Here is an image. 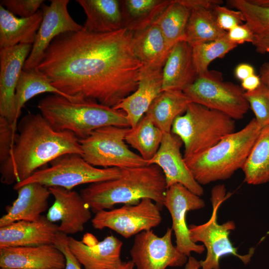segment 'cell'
Returning <instances> with one entry per match:
<instances>
[{"label":"cell","mask_w":269,"mask_h":269,"mask_svg":"<svg viewBox=\"0 0 269 269\" xmlns=\"http://www.w3.org/2000/svg\"><path fill=\"white\" fill-rule=\"evenodd\" d=\"M133 32L98 33L83 29L51 42L36 67L72 101L114 108L137 88L142 64L132 47Z\"/></svg>","instance_id":"1"},{"label":"cell","mask_w":269,"mask_h":269,"mask_svg":"<svg viewBox=\"0 0 269 269\" xmlns=\"http://www.w3.org/2000/svg\"><path fill=\"white\" fill-rule=\"evenodd\" d=\"M17 130L10 155L0 164L2 183L21 182L62 155H83L79 138L71 132L55 130L40 113L25 115Z\"/></svg>","instance_id":"2"},{"label":"cell","mask_w":269,"mask_h":269,"mask_svg":"<svg viewBox=\"0 0 269 269\" xmlns=\"http://www.w3.org/2000/svg\"><path fill=\"white\" fill-rule=\"evenodd\" d=\"M114 179L90 184L80 194L90 210L96 213L112 209L119 204H135L149 198L163 206L167 185L161 169L154 164L122 168Z\"/></svg>","instance_id":"3"},{"label":"cell","mask_w":269,"mask_h":269,"mask_svg":"<svg viewBox=\"0 0 269 269\" xmlns=\"http://www.w3.org/2000/svg\"><path fill=\"white\" fill-rule=\"evenodd\" d=\"M37 108L54 129L71 132L79 139L106 126L130 127L124 112L94 101H71L53 94L42 99Z\"/></svg>","instance_id":"4"},{"label":"cell","mask_w":269,"mask_h":269,"mask_svg":"<svg viewBox=\"0 0 269 269\" xmlns=\"http://www.w3.org/2000/svg\"><path fill=\"white\" fill-rule=\"evenodd\" d=\"M262 128L255 118L206 150L184 159L200 185L229 179L243 168Z\"/></svg>","instance_id":"5"},{"label":"cell","mask_w":269,"mask_h":269,"mask_svg":"<svg viewBox=\"0 0 269 269\" xmlns=\"http://www.w3.org/2000/svg\"><path fill=\"white\" fill-rule=\"evenodd\" d=\"M235 128V120L229 116L192 102L175 119L171 132L183 144L185 159L212 147Z\"/></svg>","instance_id":"6"},{"label":"cell","mask_w":269,"mask_h":269,"mask_svg":"<svg viewBox=\"0 0 269 269\" xmlns=\"http://www.w3.org/2000/svg\"><path fill=\"white\" fill-rule=\"evenodd\" d=\"M223 184L214 186L211 190V201L212 213L209 220L201 225L188 226L191 240L194 243L201 242L207 249L205 259L200 261L201 269H220V260L225 256L233 255L238 258L244 264H248L254 254L255 249L251 248L247 255L238 253L229 239V234L235 228L233 221L222 224L217 222V213L221 204L230 196Z\"/></svg>","instance_id":"7"},{"label":"cell","mask_w":269,"mask_h":269,"mask_svg":"<svg viewBox=\"0 0 269 269\" xmlns=\"http://www.w3.org/2000/svg\"><path fill=\"white\" fill-rule=\"evenodd\" d=\"M121 174L119 168H98L80 155L67 154L51 162L50 167L39 169L26 180L15 183L13 189L25 184L37 183L47 188L60 187L72 190L81 184L116 179Z\"/></svg>","instance_id":"8"},{"label":"cell","mask_w":269,"mask_h":269,"mask_svg":"<svg viewBox=\"0 0 269 269\" xmlns=\"http://www.w3.org/2000/svg\"><path fill=\"white\" fill-rule=\"evenodd\" d=\"M130 127L108 126L79 139L83 158L90 164L120 169L144 166L147 161L129 148L125 137Z\"/></svg>","instance_id":"9"},{"label":"cell","mask_w":269,"mask_h":269,"mask_svg":"<svg viewBox=\"0 0 269 269\" xmlns=\"http://www.w3.org/2000/svg\"><path fill=\"white\" fill-rule=\"evenodd\" d=\"M195 103L220 112L234 120L244 118L250 107L242 87L224 81L222 74L208 70L183 91Z\"/></svg>","instance_id":"10"},{"label":"cell","mask_w":269,"mask_h":269,"mask_svg":"<svg viewBox=\"0 0 269 269\" xmlns=\"http://www.w3.org/2000/svg\"><path fill=\"white\" fill-rule=\"evenodd\" d=\"M161 207L149 198L135 204H125L118 208L95 213L92 219L94 228H109L126 239L152 230L162 221Z\"/></svg>","instance_id":"11"},{"label":"cell","mask_w":269,"mask_h":269,"mask_svg":"<svg viewBox=\"0 0 269 269\" xmlns=\"http://www.w3.org/2000/svg\"><path fill=\"white\" fill-rule=\"evenodd\" d=\"M172 232L168 228L159 237L151 230L134 236L130 255L135 269H166L180 267L187 263V257L172 244Z\"/></svg>","instance_id":"12"},{"label":"cell","mask_w":269,"mask_h":269,"mask_svg":"<svg viewBox=\"0 0 269 269\" xmlns=\"http://www.w3.org/2000/svg\"><path fill=\"white\" fill-rule=\"evenodd\" d=\"M163 205L167 208L172 219L171 228L175 236L177 250L187 257L192 252L202 254L205 247L191 240L186 217L188 212L204 207V201L183 185L176 183L167 188Z\"/></svg>","instance_id":"13"},{"label":"cell","mask_w":269,"mask_h":269,"mask_svg":"<svg viewBox=\"0 0 269 269\" xmlns=\"http://www.w3.org/2000/svg\"><path fill=\"white\" fill-rule=\"evenodd\" d=\"M69 0H51L49 5L43 4V19L35 41L23 70L35 68L53 40L67 32H76L83 26L77 23L68 12Z\"/></svg>","instance_id":"14"},{"label":"cell","mask_w":269,"mask_h":269,"mask_svg":"<svg viewBox=\"0 0 269 269\" xmlns=\"http://www.w3.org/2000/svg\"><path fill=\"white\" fill-rule=\"evenodd\" d=\"M32 44L0 49V117L12 125L16 133L15 95L16 86Z\"/></svg>","instance_id":"15"},{"label":"cell","mask_w":269,"mask_h":269,"mask_svg":"<svg viewBox=\"0 0 269 269\" xmlns=\"http://www.w3.org/2000/svg\"><path fill=\"white\" fill-rule=\"evenodd\" d=\"M182 144L180 138L171 132L163 133L160 147L148 164L156 165L161 169L167 188L179 183L201 196L204 194V189L194 178L181 154Z\"/></svg>","instance_id":"16"},{"label":"cell","mask_w":269,"mask_h":269,"mask_svg":"<svg viewBox=\"0 0 269 269\" xmlns=\"http://www.w3.org/2000/svg\"><path fill=\"white\" fill-rule=\"evenodd\" d=\"M123 242L111 235L99 241L85 234L81 241L68 237L70 250L85 269H116L122 263Z\"/></svg>","instance_id":"17"},{"label":"cell","mask_w":269,"mask_h":269,"mask_svg":"<svg viewBox=\"0 0 269 269\" xmlns=\"http://www.w3.org/2000/svg\"><path fill=\"white\" fill-rule=\"evenodd\" d=\"M48 188L54 201L48 210V220L60 221L59 232L67 235L82 232L91 219V213L80 194L60 187Z\"/></svg>","instance_id":"18"},{"label":"cell","mask_w":269,"mask_h":269,"mask_svg":"<svg viewBox=\"0 0 269 269\" xmlns=\"http://www.w3.org/2000/svg\"><path fill=\"white\" fill-rule=\"evenodd\" d=\"M65 263L53 244L0 249V269H64Z\"/></svg>","instance_id":"19"},{"label":"cell","mask_w":269,"mask_h":269,"mask_svg":"<svg viewBox=\"0 0 269 269\" xmlns=\"http://www.w3.org/2000/svg\"><path fill=\"white\" fill-rule=\"evenodd\" d=\"M162 69L143 66L137 89L113 108L126 114L130 128L136 125L162 91Z\"/></svg>","instance_id":"20"},{"label":"cell","mask_w":269,"mask_h":269,"mask_svg":"<svg viewBox=\"0 0 269 269\" xmlns=\"http://www.w3.org/2000/svg\"><path fill=\"white\" fill-rule=\"evenodd\" d=\"M59 226L41 216L36 221H19L0 227V249L53 244Z\"/></svg>","instance_id":"21"},{"label":"cell","mask_w":269,"mask_h":269,"mask_svg":"<svg viewBox=\"0 0 269 269\" xmlns=\"http://www.w3.org/2000/svg\"><path fill=\"white\" fill-rule=\"evenodd\" d=\"M17 197L6 213L0 219V227L19 221H36L47 209L51 193L49 188L37 183L22 185L16 189Z\"/></svg>","instance_id":"22"},{"label":"cell","mask_w":269,"mask_h":269,"mask_svg":"<svg viewBox=\"0 0 269 269\" xmlns=\"http://www.w3.org/2000/svg\"><path fill=\"white\" fill-rule=\"evenodd\" d=\"M198 77L192 47L184 40L172 47L162 69V91H183Z\"/></svg>","instance_id":"23"},{"label":"cell","mask_w":269,"mask_h":269,"mask_svg":"<svg viewBox=\"0 0 269 269\" xmlns=\"http://www.w3.org/2000/svg\"><path fill=\"white\" fill-rule=\"evenodd\" d=\"M43 19L42 10L25 18L17 17L0 5V49L33 44Z\"/></svg>","instance_id":"24"},{"label":"cell","mask_w":269,"mask_h":269,"mask_svg":"<svg viewBox=\"0 0 269 269\" xmlns=\"http://www.w3.org/2000/svg\"><path fill=\"white\" fill-rule=\"evenodd\" d=\"M132 43L134 52L143 66L154 68H163L172 47L155 23L133 33Z\"/></svg>","instance_id":"25"},{"label":"cell","mask_w":269,"mask_h":269,"mask_svg":"<svg viewBox=\"0 0 269 269\" xmlns=\"http://www.w3.org/2000/svg\"><path fill=\"white\" fill-rule=\"evenodd\" d=\"M86 15L83 29L93 33H108L122 28L119 0H77Z\"/></svg>","instance_id":"26"},{"label":"cell","mask_w":269,"mask_h":269,"mask_svg":"<svg viewBox=\"0 0 269 269\" xmlns=\"http://www.w3.org/2000/svg\"><path fill=\"white\" fill-rule=\"evenodd\" d=\"M191 103V100L182 91H162L145 115L163 133H171L174 120L185 113Z\"/></svg>","instance_id":"27"},{"label":"cell","mask_w":269,"mask_h":269,"mask_svg":"<svg viewBox=\"0 0 269 269\" xmlns=\"http://www.w3.org/2000/svg\"><path fill=\"white\" fill-rule=\"evenodd\" d=\"M172 0H120L122 28L133 33L155 21Z\"/></svg>","instance_id":"28"},{"label":"cell","mask_w":269,"mask_h":269,"mask_svg":"<svg viewBox=\"0 0 269 269\" xmlns=\"http://www.w3.org/2000/svg\"><path fill=\"white\" fill-rule=\"evenodd\" d=\"M227 33L218 25L212 10L195 7L191 9L184 41L192 47L219 39Z\"/></svg>","instance_id":"29"},{"label":"cell","mask_w":269,"mask_h":269,"mask_svg":"<svg viewBox=\"0 0 269 269\" xmlns=\"http://www.w3.org/2000/svg\"><path fill=\"white\" fill-rule=\"evenodd\" d=\"M245 181L251 185L269 182V125L261 129L242 169Z\"/></svg>","instance_id":"30"},{"label":"cell","mask_w":269,"mask_h":269,"mask_svg":"<svg viewBox=\"0 0 269 269\" xmlns=\"http://www.w3.org/2000/svg\"><path fill=\"white\" fill-rule=\"evenodd\" d=\"M47 92L71 100L53 86L49 79L36 68L22 70L15 91V108L16 121H17L20 115L21 109L29 100L37 95Z\"/></svg>","instance_id":"31"},{"label":"cell","mask_w":269,"mask_h":269,"mask_svg":"<svg viewBox=\"0 0 269 269\" xmlns=\"http://www.w3.org/2000/svg\"><path fill=\"white\" fill-rule=\"evenodd\" d=\"M163 133L144 115L136 125L130 128L126 142L136 149L146 161L151 159L157 152Z\"/></svg>","instance_id":"32"},{"label":"cell","mask_w":269,"mask_h":269,"mask_svg":"<svg viewBox=\"0 0 269 269\" xmlns=\"http://www.w3.org/2000/svg\"><path fill=\"white\" fill-rule=\"evenodd\" d=\"M190 12L191 9L179 0H172L153 22L159 27L171 47L184 40Z\"/></svg>","instance_id":"33"},{"label":"cell","mask_w":269,"mask_h":269,"mask_svg":"<svg viewBox=\"0 0 269 269\" xmlns=\"http://www.w3.org/2000/svg\"><path fill=\"white\" fill-rule=\"evenodd\" d=\"M237 46L226 36L192 46L193 60L198 76L207 72L209 65L213 60L224 57Z\"/></svg>","instance_id":"34"},{"label":"cell","mask_w":269,"mask_h":269,"mask_svg":"<svg viewBox=\"0 0 269 269\" xmlns=\"http://www.w3.org/2000/svg\"><path fill=\"white\" fill-rule=\"evenodd\" d=\"M228 4L240 11L246 24L255 33L269 29V0H229Z\"/></svg>","instance_id":"35"},{"label":"cell","mask_w":269,"mask_h":269,"mask_svg":"<svg viewBox=\"0 0 269 269\" xmlns=\"http://www.w3.org/2000/svg\"><path fill=\"white\" fill-rule=\"evenodd\" d=\"M245 96L259 125L261 128L269 125V89L261 83L256 90L245 92Z\"/></svg>","instance_id":"36"},{"label":"cell","mask_w":269,"mask_h":269,"mask_svg":"<svg viewBox=\"0 0 269 269\" xmlns=\"http://www.w3.org/2000/svg\"><path fill=\"white\" fill-rule=\"evenodd\" d=\"M212 11L219 26L226 32L245 21L242 13L237 9H231L226 6L218 5L214 7Z\"/></svg>","instance_id":"37"},{"label":"cell","mask_w":269,"mask_h":269,"mask_svg":"<svg viewBox=\"0 0 269 269\" xmlns=\"http://www.w3.org/2000/svg\"><path fill=\"white\" fill-rule=\"evenodd\" d=\"M43 0H2L0 5L13 15L22 18L34 15L43 5Z\"/></svg>","instance_id":"38"},{"label":"cell","mask_w":269,"mask_h":269,"mask_svg":"<svg viewBox=\"0 0 269 269\" xmlns=\"http://www.w3.org/2000/svg\"><path fill=\"white\" fill-rule=\"evenodd\" d=\"M16 133L12 125L4 118L0 117V163H3L10 155Z\"/></svg>","instance_id":"39"},{"label":"cell","mask_w":269,"mask_h":269,"mask_svg":"<svg viewBox=\"0 0 269 269\" xmlns=\"http://www.w3.org/2000/svg\"><path fill=\"white\" fill-rule=\"evenodd\" d=\"M53 244L64 255L66 263L64 269H82L81 264L71 252L68 245V236L58 232L56 234Z\"/></svg>","instance_id":"40"},{"label":"cell","mask_w":269,"mask_h":269,"mask_svg":"<svg viewBox=\"0 0 269 269\" xmlns=\"http://www.w3.org/2000/svg\"><path fill=\"white\" fill-rule=\"evenodd\" d=\"M227 38L232 43L238 45L245 42L253 43L255 33L246 23L238 25L227 33Z\"/></svg>","instance_id":"41"},{"label":"cell","mask_w":269,"mask_h":269,"mask_svg":"<svg viewBox=\"0 0 269 269\" xmlns=\"http://www.w3.org/2000/svg\"><path fill=\"white\" fill-rule=\"evenodd\" d=\"M252 44L258 53L269 54V29L255 33Z\"/></svg>","instance_id":"42"},{"label":"cell","mask_w":269,"mask_h":269,"mask_svg":"<svg viewBox=\"0 0 269 269\" xmlns=\"http://www.w3.org/2000/svg\"><path fill=\"white\" fill-rule=\"evenodd\" d=\"M184 5L190 9L195 7H203L212 10L214 7L222 5L223 1L221 0H179Z\"/></svg>","instance_id":"43"},{"label":"cell","mask_w":269,"mask_h":269,"mask_svg":"<svg viewBox=\"0 0 269 269\" xmlns=\"http://www.w3.org/2000/svg\"><path fill=\"white\" fill-rule=\"evenodd\" d=\"M255 74L254 67L248 63L239 64L235 69L236 77L241 81Z\"/></svg>","instance_id":"44"},{"label":"cell","mask_w":269,"mask_h":269,"mask_svg":"<svg viewBox=\"0 0 269 269\" xmlns=\"http://www.w3.org/2000/svg\"><path fill=\"white\" fill-rule=\"evenodd\" d=\"M261 83L260 76L254 74L242 81L241 87L246 92L252 91L257 89Z\"/></svg>","instance_id":"45"},{"label":"cell","mask_w":269,"mask_h":269,"mask_svg":"<svg viewBox=\"0 0 269 269\" xmlns=\"http://www.w3.org/2000/svg\"><path fill=\"white\" fill-rule=\"evenodd\" d=\"M260 78L262 83L269 89V63H265L260 68Z\"/></svg>","instance_id":"46"},{"label":"cell","mask_w":269,"mask_h":269,"mask_svg":"<svg viewBox=\"0 0 269 269\" xmlns=\"http://www.w3.org/2000/svg\"><path fill=\"white\" fill-rule=\"evenodd\" d=\"M201 264L200 261L195 258L190 256L188 257L187 263L185 264L184 269H200Z\"/></svg>","instance_id":"47"},{"label":"cell","mask_w":269,"mask_h":269,"mask_svg":"<svg viewBox=\"0 0 269 269\" xmlns=\"http://www.w3.org/2000/svg\"><path fill=\"white\" fill-rule=\"evenodd\" d=\"M116 269H135V266L132 260L122 262L121 265Z\"/></svg>","instance_id":"48"},{"label":"cell","mask_w":269,"mask_h":269,"mask_svg":"<svg viewBox=\"0 0 269 269\" xmlns=\"http://www.w3.org/2000/svg\"></svg>","instance_id":"49"}]
</instances>
